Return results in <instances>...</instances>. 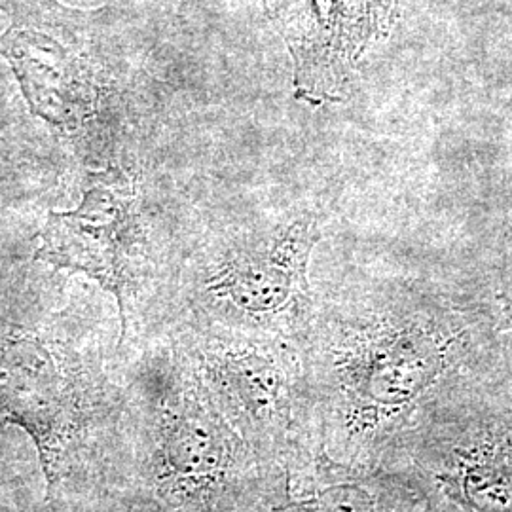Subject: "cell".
Listing matches in <instances>:
<instances>
[{
    "label": "cell",
    "instance_id": "277c9868",
    "mask_svg": "<svg viewBox=\"0 0 512 512\" xmlns=\"http://www.w3.org/2000/svg\"><path fill=\"white\" fill-rule=\"evenodd\" d=\"M321 238L319 220L300 215L270 236L230 256L209 293L268 338L302 346L315 311L308 268Z\"/></svg>",
    "mask_w": 512,
    "mask_h": 512
},
{
    "label": "cell",
    "instance_id": "ba28073f",
    "mask_svg": "<svg viewBox=\"0 0 512 512\" xmlns=\"http://www.w3.org/2000/svg\"><path fill=\"white\" fill-rule=\"evenodd\" d=\"M283 469L268 512H421L429 499L399 467L359 469L330 459L321 446L279 461Z\"/></svg>",
    "mask_w": 512,
    "mask_h": 512
},
{
    "label": "cell",
    "instance_id": "8992f818",
    "mask_svg": "<svg viewBox=\"0 0 512 512\" xmlns=\"http://www.w3.org/2000/svg\"><path fill=\"white\" fill-rule=\"evenodd\" d=\"M0 416L33 437L52 494L84 425V395L65 357L35 334L12 332L0 351Z\"/></svg>",
    "mask_w": 512,
    "mask_h": 512
},
{
    "label": "cell",
    "instance_id": "6da1fadb",
    "mask_svg": "<svg viewBox=\"0 0 512 512\" xmlns=\"http://www.w3.org/2000/svg\"><path fill=\"white\" fill-rule=\"evenodd\" d=\"M511 334L507 294L420 279L313 311L300 353L325 454L359 469L387 465L435 404L507 359Z\"/></svg>",
    "mask_w": 512,
    "mask_h": 512
},
{
    "label": "cell",
    "instance_id": "7a4b0ae2",
    "mask_svg": "<svg viewBox=\"0 0 512 512\" xmlns=\"http://www.w3.org/2000/svg\"><path fill=\"white\" fill-rule=\"evenodd\" d=\"M389 467L429 503L456 512H512V340L507 359L435 404Z\"/></svg>",
    "mask_w": 512,
    "mask_h": 512
},
{
    "label": "cell",
    "instance_id": "52a82bcc",
    "mask_svg": "<svg viewBox=\"0 0 512 512\" xmlns=\"http://www.w3.org/2000/svg\"><path fill=\"white\" fill-rule=\"evenodd\" d=\"M0 55L18 76L33 114L55 128H73L95 103L90 55L82 40L52 21V12L25 10L0 35Z\"/></svg>",
    "mask_w": 512,
    "mask_h": 512
},
{
    "label": "cell",
    "instance_id": "8fae6325",
    "mask_svg": "<svg viewBox=\"0 0 512 512\" xmlns=\"http://www.w3.org/2000/svg\"><path fill=\"white\" fill-rule=\"evenodd\" d=\"M133 512H164L160 511L158 507H154V505H141V507H135Z\"/></svg>",
    "mask_w": 512,
    "mask_h": 512
},
{
    "label": "cell",
    "instance_id": "3957f363",
    "mask_svg": "<svg viewBox=\"0 0 512 512\" xmlns=\"http://www.w3.org/2000/svg\"><path fill=\"white\" fill-rule=\"evenodd\" d=\"M293 59L294 95L340 103L359 63L384 40L408 0H262Z\"/></svg>",
    "mask_w": 512,
    "mask_h": 512
},
{
    "label": "cell",
    "instance_id": "5b68a950",
    "mask_svg": "<svg viewBox=\"0 0 512 512\" xmlns=\"http://www.w3.org/2000/svg\"><path fill=\"white\" fill-rule=\"evenodd\" d=\"M137 194L129 183L107 175L95 179L78 209L48 213L37 260L71 274H84L109 291L128 330L126 300L143 262Z\"/></svg>",
    "mask_w": 512,
    "mask_h": 512
},
{
    "label": "cell",
    "instance_id": "30bf717a",
    "mask_svg": "<svg viewBox=\"0 0 512 512\" xmlns=\"http://www.w3.org/2000/svg\"><path fill=\"white\" fill-rule=\"evenodd\" d=\"M421 512H456L452 511V509H448V507H442V505H433V503H429L425 509Z\"/></svg>",
    "mask_w": 512,
    "mask_h": 512
},
{
    "label": "cell",
    "instance_id": "7c38bea8",
    "mask_svg": "<svg viewBox=\"0 0 512 512\" xmlns=\"http://www.w3.org/2000/svg\"><path fill=\"white\" fill-rule=\"evenodd\" d=\"M509 308H511V315H512V298L509 296Z\"/></svg>",
    "mask_w": 512,
    "mask_h": 512
},
{
    "label": "cell",
    "instance_id": "9c48e42d",
    "mask_svg": "<svg viewBox=\"0 0 512 512\" xmlns=\"http://www.w3.org/2000/svg\"><path fill=\"white\" fill-rule=\"evenodd\" d=\"M236 465V437L196 389L169 403L160 421L158 492L173 505H205Z\"/></svg>",
    "mask_w": 512,
    "mask_h": 512
}]
</instances>
